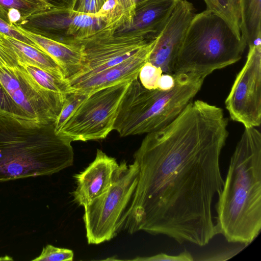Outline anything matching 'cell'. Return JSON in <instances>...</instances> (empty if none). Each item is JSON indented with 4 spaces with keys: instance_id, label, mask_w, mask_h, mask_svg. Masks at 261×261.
I'll use <instances>...</instances> for the list:
<instances>
[{
    "instance_id": "cell-1",
    "label": "cell",
    "mask_w": 261,
    "mask_h": 261,
    "mask_svg": "<svg viewBox=\"0 0 261 261\" xmlns=\"http://www.w3.org/2000/svg\"><path fill=\"white\" fill-rule=\"evenodd\" d=\"M227 126L221 108L197 100L147 134L134 154L138 179L121 229L200 247L218 234L213 204L224 181L220 161Z\"/></svg>"
},
{
    "instance_id": "cell-2",
    "label": "cell",
    "mask_w": 261,
    "mask_h": 261,
    "mask_svg": "<svg viewBox=\"0 0 261 261\" xmlns=\"http://www.w3.org/2000/svg\"><path fill=\"white\" fill-rule=\"evenodd\" d=\"M218 234L248 245L261 230V134L245 128L215 205Z\"/></svg>"
},
{
    "instance_id": "cell-3",
    "label": "cell",
    "mask_w": 261,
    "mask_h": 261,
    "mask_svg": "<svg viewBox=\"0 0 261 261\" xmlns=\"http://www.w3.org/2000/svg\"><path fill=\"white\" fill-rule=\"evenodd\" d=\"M72 140L54 123L0 111V181L50 175L72 165Z\"/></svg>"
},
{
    "instance_id": "cell-4",
    "label": "cell",
    "mask_w": 261,
    "mask_h": 261,
    "mask_svg": "<svg viewBox=\"0 0 261 261\" xmlns=\"http://www.w3.org/2000/svg\"><path fill=\"white\" fill-rule=\"evenodd\" d=\"M170 90L148 89L132 80L118 109L113 129L121 137L148 134L173 120L192 101L205 78L191 74L173 75Z\"/></svg>"
},
{
    "instance_id": "cell-5",
    "label": "cell",
    "mask_w": 261,
    "mask_h": 261,
    "mask_svg": "<svg viewBox=\"0 0 261 261\" xmlns=\"http://www.w3.org/2000/svg\"><path fill=\"white\" fill-rule=\"evenodd\" d=\"M246 45L242 37L217 14L207 10L195 14L176 58L173 75L186 73L205 78L239 61Z\"/></svg>"
},
{
    "instance_id": "cell-6",
    "label": "cell",
    "mask_w": 261,
    "mask_h": 261,
    "mask_svg": "<svg viewBox=\"0 0 261 261\" xmlns=\"http://www.w3.org/2000/svg\"><path fill=\"white\" fill-rule=\"evenodd\" d=\"M137 164L124 161L117 169L112 185L103 194L84 207L83 220L89 244L109 241L120 231L122 218L138 179Z\"/></svg>"
},
{
    "instance_id": "cell-7",
    "label": "cell",
    "mask_w": 261,
    "mask_h": 261,
    "mask_svg": "<svg viewBox=\"0 0 261 261\" xmlns=\"http://www.w3.org/2000/svg\"><path fill=\"white\" fill-rule=\"evenodd\" d=\"M131 81H123L88 94L56 134L72 141L106 138L113 130L118 107Z\"/></svg>"
},
{
    "instance_id": "cell-8",
    "label": "cell",
    "mask_w": 261,
    "mask_h": 261,
    "mask_svg": "<svg viewBox=\"0 0 261 261\" xmlns=\"http://www.w3.org/2000/svg\"><path fill=\"white\" fill-rule=\"evenodd\" d=\"M15 24L29 32L69 45H79L105 27L104 20L96 14H86L71 9H51Z\"/></svg>"
},
{
    "instance_id": "cell-9",
    "label": "cell",
    "mask_w": 261,
    "mask_h": 261,
    "mask_svg": "<svg viewBox=\"0 0 261 261\" xmlns=\"http://www.w3.org/2000/svg\"><path fill=\"white\" fill-rule=\"evenodd\" d=\"M0 83L31 119L55 123L66 97L39 86L20 65L0 67Z\"/></svg>"
},
{
    "instance_id": "cell-10",
    "label": "cell",
    "mask_w": 261,
    "mask_h": 261,
    "mask_svg": "<svg viewBox=\"0 0 261 261\" xmlns=\"http://www.w3.org/2000/svg\"><path fill=\"white\" fill-rule=\"evenodd\" d=\"M152 41L135 36L115 35L105 28L81 40L79 44L84 54L83 67L76 75L66 79L68 88L120 63Z\"/></svg>"
},
{
    "instance_id": "cell-11",
    "label": "cell",
    "mask_w": 261,
    "mask_h": 261,
    "mask_svg": "<svg viewBox=\"0 0 261 261\" xmlns=\"http://www.w3.org/2000/svg\"><path fill=\"white\" fill-rule=\"evenodd\" d=\"M249 48L246 63L225 101L231 119L245 128L261 123V44Z\"/></svg>"
},
{
    "instance_id": "cell-12",
    "label": "cell",
    "mask_w": 261,
    "mask_h": 261,
    "mask_svg": "<svg viewBox=\"0 0 261 261\" xmlns=\"http://www.w3.org/2000/svg\"><path fill=\"white\" fill-rule=\"evenodd\" d=\"M194 8L186 0H178L162 31L155 39L147 61L160 67L163 73L172 74L176 58Z\"/></svg>"
},
{
    "instance_id": "cell-13",
    "label": "cell",
    "mask_w": 261,
    "mask_h": 261,
    "mask_svg": "<svg viewBox=\"0 0 261 261\" xmlns=\"http://www.w3.org/2000/svg\"><path fill=\"white\" fill-rule=\"evenodd\" d=\"M118 166L115 158L97 149L94 160L74 176L77 186L72 195L75 202L85 207L105 193L112 185Z\"/></svg>"
},
{
    "instance_id": "cell-14",
    "label": "cell",
    "mask_w": 261,
    "mask_h": 261,
    "mask_svg": "<svg viewBox=\"0 0 261 261\" xmlns=\"http://www.w3.org/2000/svg\"><path fill=\"white\" fill-rule=\"evenodd\" d=\"M155 40L140 49L124 61L69 86V93L89 94L95 91L138 77L139 71L147 61Z\"/></svg>"
},
{
    "instance_id": "cell-15",
    "label": "cell",
    "mask_w": 261,
    "mask_h": 261,
    "mask_svg": "<svg viewBox=\"0 0 261 261\" xmlns=\"http://www.w3.org/2000/svg\"><path fill=\"white\" fill-rule=\"evenodd\" d=\"M177 1H149L136 9L131 21L118 28L113 34L141 37L149 41L155 40L171 15Z\"/></svg>"
},
{
    "instance_id": "cell-16",
    "label": "cell",
    "mask_w": 261,
    "mask_h": 261,
    "mask_svg": "<svg viewBox=\"0 0 261 261\" xmlns=\"http://www.w3.org/2000/svg\"><path fill=\"white\" fill-rule=\"evenodd\" d=\"M15 25V24H14ZM23 35L38 48L53 59L63 69L66 79H70L82 68L84 54L79 45H69L29 32L15 25Z\"/></svg>"
},
{
    "instance_id": "cell-17",
    "label": "cell",
    "mask_w": 261,
    "mask_h": 261,
    "mask_svg": "<svg viewBox=\"0 0 261 261\" xmlns=\"http://www.w3.org/2000/svg\"><path fill=\"white\" fill-rule=\"evenodd\" d=\"M7 38L15 49L18 65L19 63H29L56 76L66 80L65 73L62 68L47 54L14 38L7 35Z\"/></svg>"
},
{
    "instance_id": "cell-18",
    "label": "cell",
    "mask_w": 261,
    "mask_h": 261,
    "mask_svg": "<svg viewBox=\"0 0 261 261\" xmlns=\"http://www.w3.org/2000/svg\"><path fill=\"white\" fill-rule=\"evenodd\" d=\"M240 28L247 45L261 44V0H241Z\"/></svg>"
},
{
    "instance_id": "cell-19",
    "label": "cell",
    "mask_w": 261,
    "mask_h": 261,
    "mask_svg": "<svg viewBox=\"0 0 261 261\" xmlns=\"http://www.w3.org/2000/svg\"><path fill=\"white\" fill-rule=\"evenodd\" d=\"M135 13L133 0H107L95 14L105 21L104 28L114 34L118 28L129 23Z\"/></svg>"
},
{
    "instance_id": "cell-20",
    "label": "cell",
    "mask_w": 261,
    "mask_h": 261,
    "mask_svg": "<svg viewBox=\"0 0 261 261\" xmlns=\"http://www.w3.org/2000/svg\"><path fill=\"white\" fill-rule=\"evenodd\" d=\"M206 10L224 19L236 34L241 37V0H204Z\"/></svg>"
},
{
    "instance_id": "cell-21",
    "label": "cell",
    "mask_w": 261,
    "mask_h": 261,
    "mask_svg": "<svg viewBox=\"0 0 261 261\" xmlns=\"http://www.w3.org/2000/svg\"><path fill=\"white\" fill-rule=\"evenodd\" d=\"M34 81L41 87L66 97L69 93V88L66 80L60 79L27 62L19 63Z\"/></svg>"
},
{
    "instance_id": "cell-22",
    "label": "cell",
    "mask_w": 261,
    "mask_h": 261,
    "mask_svg": "<svg viewBox=\"0 0 261 261\" xmlns=\"http://www.w3.org/2000/svg\"><path fill=\"white\" fill-rule=\"evenodd\" d=\"M0 5L8 11L20 14L21 21L34 14L51 9L42 0H0Z\"/></svg>"
},
{
    "instance_id": "cell-23",
    "label": "cell",
    "mask_w": 261,
    "mask_h": 261,
    "mask_svg": "<svg viewBox=\"0 0 261 261\" xmlns=\"http://www.w3.org/2000/svg\"><path fill=\"white\" fill-rule=\"evenodd\" d=\"M88 94L71 92L67 94L60 112L54 123L56 133L59 130L77 106Z\"/></svg>"
},
{
    "instance_id": "cell-24",
    "label": "cell",
    "mask_w": 261,
    "mask_h": 261,
    "mask_svg": "<svg viewBox=\"0 0 261 261\" xmlns=\"http://www.w3.org/2000/svg\"><path fill=\"white\" fill-rule=\"evenodd\" d=\"M0 32L39 49L33 42L17 29L16 27L11 22L10 19L8 11L1 5H0Z\"/></svg>"
},
{
    "instance_id": "cell-25",
    "label": "cell",
    "mask_w": 261,
    "mask_h": 261,
    "mask_svg": "<svg viewBox=\"0 0 261 261\" xmlns=\"http://www.w3.org/2000/svg\"><path fill=\"white\" fill-rule=\"evenodd\" d=\"M73 252L70 249L47 245L43 248L40 254L32 260L71 261L73 260Z\"/></svg>"
},
{
    "instance_id": "cell-26",
    "label": "cell",
    "mask_w": 261,
    "mask_h": 261,
    "mask_svg": "<svg viewBox=\"0 0 261 261\" xmlns=\"http://www.w3.org/2000/svg\"><path fill=\"white\" fill-rule=\"evenodd\" d=\"M163 73L162 69L147 61L141 67L138 76L141 84L146 89H158L159 80Z\"/></svg>"
},
{
    "instance_id": "cell-27",
    "label": "cell",
    "mask_w": 261,
    "mask_h": 261,
    "mask_svg": "<svg viewBox=\"0 0 261 261\" xmlns=\"http://www.w3.org/2000/svg\"><path fill=\"white\" fill-rule=\"evenodd\" d=\"M17 65L18 58L13 46L7 35L0 32V67H13Z\"/></svg>"
},
{
    "instance_id": "cell-28",
    "label": "cell",
    "mask_w": 261,
    "mask_h": 261,
    "mask_svg": "<svg viewBox=\"0 0 261 261\" xmlns=\"http://www.w3.org/2000/svg\"><path fill=\"white\" fill-rule=\"evenodd\" d=\"M0 111L22 118H30L14 101L0 83Z\"/></svg>"
},
{
    "instance_id": "cell-29",
    "label": "cell",
    "mask_w": 261,
    "mask_h": 261,
    "mask_svg": "<svg viewBox=\"0 0 261 261\" xmlns=\"http://www.w3.org/2000/svg\"><path fill=\"white\" fill-rule=\"evenodd\" d=\"M107 0H74L71 10L86 14H95Z\"/></svg>"
},
{
    "instance_id": "cell-30",
    "label": "cell",
    "mask_w": 261,
    "mask_h": 261,
    "mask_svg": "<svg viewBox=\"0 0 261 261\" xmlns=\"http://www.w3.org/2000/svg\"><path fill=\"white\" fill-rule=\"evenodd\" d=\"M132 260L142 261H193L194 258L192 254L187 250L177 255H171L161 253L148 257H138Z\"/></svg>"
},
{
    "instance_id": "cell-31",
    "label": "cell",
    "mask_w": 261,
    "mask_h": 261,
    "mask_svg": "<svg viewBox=\"0 0 261 261\" xmlns=\"http://www.w3.org/2000/svg\"><path fill=\"white\" fill-rule=\"evenodd\" d=\"M175 85V79L172 74L163 73L158 84V89L167 91L172 89Z\"/></svg>"
},
{
    "instance_id": "cell-32",
    "label": "cell",
    "mask_w": 261,
    "mask_h": 261,
    "mask_svg": "<svg viewBox=\"0 0 261 261\" xmlns=\"http://www.w3.org/2000/svg\"><path fill=\"white\" fill-rule=\"evenodd\" d=\"M51 9H71L74 0H42Z\"/></svg>"
},
{
    "instance_id": "cell-33",
    "label": "cell",
    "mask_w": 261,
    "mask_h": 261,
    "mask_svg": "<svg viewBox=\"0 0 261 261\" xmlns=\"http://www.w3.org/2000/svg\"><path fill=\"white\" fill-rule=\"evenodd\" d=\"M150 0H133L135 5V9L141 7L144 4L148 2Z\"/></svg>"
}]
</instances>
